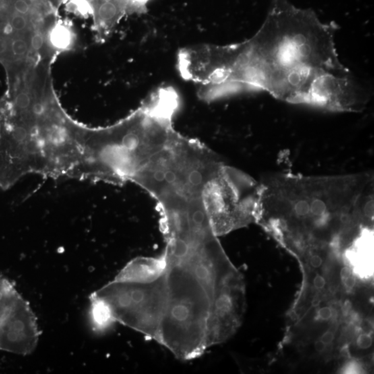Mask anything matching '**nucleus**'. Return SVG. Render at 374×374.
Wrapping results in <instances>:
<instances>
[{
    "label": "nucleus",
    "mask_w": 374,
    "mask_h": 374,
    "mask_svg": "<svg viewBox=\"0 0 374 374\" xmlns=\"http://www.w3.org/2000/svg\"><path fill=\"white\" fill-rule=\"evenodd\" d=\"M342 282L343 284H344V286L346 287L347 289H352V288L355 286V285H356V277H355L354 274H353L352 275H351L348 279H346V280L343 281Z\"/></svg>",
    "instance_id": "obj_15"
},
{
    "label": "nucleus",
    "mask_w": 374,
    "mask_h": 374,
    "mask_svg": "<svg viewBox=\"0 0 374 374\" xmlns=\"http://www.w3.org/2000/svg\"><path fill=\"white\" fill-rule=\"evenodd\" d=\"M39 340L36 317L30 304L21 297L0 332V350L29 355Z\"/></svg>",
    "instance_id": "obj_5"
},
{
    "label": "nucleus",
    "mask_w": 374,
    "mask_h": 374,
    "mask_svg": "<svg viewBox=\"0 0 374 374\" xmlns=\"http://www.w3.org/2000/svg\"><path fill=\"white\" fill-rule=\"evenodd\" d=\"M326 346H327V345H326L325 343L321 342L320 340L316 341L315 343V350L319 353L323 352V351L325 350Z\"/></svg>",
    "instance_id": "obj_17"
},
{
    "label": "nucleus",
    "mask_w": 374,
    "mask_h": 374,
    "mask_svg": "<svg viewBox=\"0 0 374 374\" xmlns=\"http://www.w3.org/2000/svg\"><path fill=\"white\" fill-rule=\"evenodd\" d=\"M372 338L371 335L368 333H362L358 337L356 344L360 350H367L371 347L372 345Z\"/></svg>",
    "instance_id": "obj_10"
},
{
    "label": "nucleus",
    "mask_w": 374,
    "mask_h": 374,
    "mask_svg": "<svg viewBox=\"0 0 374 374\" xmlns=\"http://www.w3.org/2000/svg\"><path fill=\"white\" fill-rule=\"evenodd\" d=\"M333 311L331 308L328 306H325L319 309L318 313H317V316L321 320L328 321L332 317Z\"/></svg>",
    "instance_id": "obj_11"
},
{
    "label": "nucleus",
    "mask_w": 374,
    "mask_h": 374,
    "mask_svg": "<svg viewBox=\"0 0 374 374\" xmlns=\"http://www.w3.org/2000/svg\"><path fill=\"white\" fill-rule=\"evenodd\" d=\"M135 331L189 360L230 338L245 311L243 277L218 239L166 244L157 258L139 257L119 272Z\"/></svg>",
    "instance_id": "obj_1"
},
{
    "label": "nucleus",
    "mask_w": 374,
    "mask_h": 374,
    "mask_svg": "<svg viewBox=\"0 0 374 374\" xmlns=\"http://www.w3.org/2000/svg\"><path fill=\"white\" fill-rule=\"evenodd\" d=\"M335 335L332 331H328L321 335L320 340L326 345L331 344L334 340Z\"/></svg>",
    "instance_id": "obj_13"
},
{
    "label": "nucleus",
    "mask_w": 374,
    "mask_h": 374,
    "mask_svg": "<svg viewBox=\"0 0 374 374\" xmlns=\"http://www.w3.org/2000/svg\"><path fill=\"white\" fill-rule=\"evenodd\" d=\"M49 40L52 46L55 49H69L73 42L70 29L62 24L53 25L49 33Z\"/></svg>",
    "instance_id": "obj_7"
},
{
    "label": "nucleus",
    "mask_w": 374,
    "mask_h": 374,
    "mask_svg": "<svg viewBox=\"0 0 374 374\" xmlns=\"http://www.w3.org/2000/svg\"><path fill=\"white\" fill-rule=\"evenodd\" d=\"M352 275V269L350 267L346 266L342 267V270L340 271L341 280L343 282V281L346 280V279H348Z\"/></svg>",
    "instance_id": "obj_16"
},
{
    "label": "nucleus",
    "mask_w": 374,
    "mask_h": 374,
    "mask_svg": "<svg viewBox=\"0 0 374 374\" xmlns=\"http://www.w3.org/2000/svg\"><path fill=\"white\" fill-rule=\"evenodd\" d=\"M45 43V37L40 32H36L31 36L30 42V49L38 52L42 49Z\"/></svg>",
    "instance_id": "obj_9"
},
{
    "label": "nucleus",
    "mask_w": 374,
    "mask_h": 374,
    "mask_svg": "<svg viewBox=\"0 0 374 374\" xmlns=\"http://www.w3.org/2000/svg\"><path fill=\"white\" fill-rule=\"evenodd\" d=\"M373 175L305 176L275 173L261 183L257 222L277 234L300 229L328 230L333 223L352 228L373 221Z\"/></svg>",
    "instance_id": "obj_3"
},
{
    "label": "nucleus",
    "mask_w": 374,
    "mask_h": 374,
    "mask_svg": "<svg viewBox=\"0 0 374 374\" xmlns=\"http://www.w3.org/2000/svg\"><path fill=\"white\" fill-rule=\"evenodd\" d=\"M260 197V182L220 163L203 191L205 212L215 235H226L257 222Z\"/></svg>",
    "instance_id": "obj_4"
},
{
    "label": "nucleus",
    "mask_w": 374,
    "mask_h": 374,
    "mask_svg": "<svg viewBox=\"0 0 374 374\" xmlns=\"http://www.w3.org/2000/svg\"><path fill=\"white\" fill-rule=\"evenodd\" d=\"M21 297L12 283L0 276V332Z\"/></svg>",
    "instance_id": "obj_6"
},
{
    "label": "nucleus",
    "mask_w": 374,
    "mask_h": 374,
    "mask_svg": "<svg viewBox=\"0 0 374 374\" xmlns=\"http://www.w3.org/2000/svg\"><path fill=\"white\" fill-rule=\"evenodd\" d=\"M313 284L315 288L318 290L323 289L326 286V281L325 278L320 275L317 274L313 280Z\"/></svg>",
    "instance_id": "obj_12"
},
{
    "label": "nucleus",
    "mask_w": 374,
    "mask_h": 374,
    "mask_svg": "<svg viewBox=\"0 0 374 374\" xmlns=\"http://www.w3.org/2000/svg\"><path fill=\"white\" fill-rule=\"evenodd\" d=\"M151 1L152 0H123L127 15L146 13Z\"/></svg>",
    "instance_id": "obj_8"
},
{
    "label": "nucleus",
    "mask_w": 374,
    "mask_h": 374,
    "mask_svg": "<svg viewBox=\"0 0 374 374\" xmlns=\"http://www.w3.org/2000/svg\"><path fill=\"white\" fill-rule=\"evenodd\" d=\"M338 29L334 22H321L311 9L272 0L255 36L238 43L182 48L178 71L184 80L197 85L204 102L254 88L290 104L311 105L313 90L323 76L352 73L339 59Z\"/></svg>",
    "instance_id": "obj_2"
},
{
    "label": "nucleus",
    "mask_w": 374,
    "mask_h": 374,
    "mask_svg": "<svg viewBox=\"0 0 374 374\" xmlns=\"http://www.w3.org/2000/svg\"><path fill=\"white\" fill-rule=\"evenodd\" d=\"M310 263L314 268H318L323 263V259L319 255L312 256L310 259Z\"/></svg>",
    "instance_id": "obj_14"
}]
</instances>
